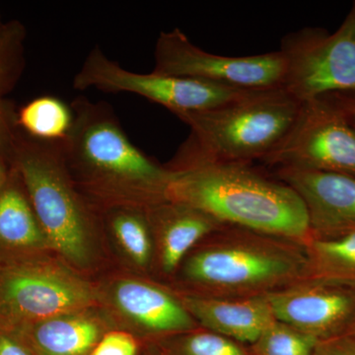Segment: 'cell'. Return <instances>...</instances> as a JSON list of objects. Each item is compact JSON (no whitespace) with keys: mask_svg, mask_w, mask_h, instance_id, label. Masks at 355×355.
Instances as JSON below:
<instances>
[{"mask_svg":"<svg viewBox=\"0 0 355 355\" xmlns=\"http://www.w3.org/2000/svg\"><path fill=\"white\" fill-rule=\"evenodd\" d=\"M70 107L73 125L60 142L62 157L96 207L146 210L169 200L172 172L132 144L110 105L78 97Z\"/></svg>","mask_w":355,"mask_h":355,"instance_id":"obj_1","label":"cell"},{"mask_svg":"<svg viewBox=\"0 0 355 355\" xmlns=\"http://www.w3.org/2000/svg\"><path fill=\"white\" fill-rule=\"evenodd\" d=\"M309 275L304 243L225 224L184 258L174 275V292L211 298L259 297Z\"/></svg>","mask_w":355,"mask_h":355,"instance_id":"obj_2","label":"cell"},{"mask_svg":"<svg viewBox=\"0 0 355 355\" xmlns=\"http://www.w3.org/2000/svg\"><path fill=\"white\" fill-rule=\"evenodd\" d=\"M169 200L202 210L229 225L305 243L309 217L288 184L252 165H207L171 171Z\"/></svg>","mask_w":355,"mask_h":355,"instance_id":"obj_3","label":"cell"},{"mask_svg":"<svg viewBox=\"0 0 355 355\" xmlns=\"http://www.w3.org/2000/svg\"><path fill=\"white\" fill-rule=\"evenodd\" d=\"M302 103L282 87L249 90L207 111L177 114L190 135L166 167L170 171L207 165L261 162L293 127Z\"/></svg>","mask_w":355,"mask_h":355,"instance_id":"obj_4","label":"cell"},{"mask_svg":"<svg viewBox=\"0 0 355 355\" xmlns=\"http://www.w3.org/2000/svg\"><path fill=\"white\" fill-rule=\"evenodd\" d=\"M13 162L49 246L76 266L92 260L96 207L72 181L60 144L16 142Z\"/></svg>","mask_w":355,"mask_h":355,"instance_id":"obj_5","label":"cell"},{"mask_svg":"<svg viewBox=\"0 0 355 355\" xmlns=\"http://www.w3.org/2000/svg\"><path fill=\"white\" fill-rule=\"evenodd\" d=\"M282 88L300 103L355 92V3L336 32L304 28L282 40Z\"/></svg>","mask_w":355,"mask_h":355,"instance_id":"obj_6","label":"cell"},{"mask_svg":"<svg viewBox=\"0 0 355 355\" xmlns=\"http://www.w3.org/2000/svg\"><path fill=\"white\" fill-rule=\"evenodd\" d=\"M73 87L79 91L96 89L105 93H130L161 105L175 116L217 108L249 91L153 71L146 74L130 71L107 57L99 46L88 53L74 76Z\"/></svg>","mask_w":355,"mask_h":355,"instance_id":"obj_7","label":"cell"},{"mask_svg":"<svg viewBox=\"0 0 355 355\" xmlns=\"http://www.w3.org/2000/svg\"><path fill=\"white\" fill-rule=\"evenodd\" d=\"M261 163L355 177V130L328 98L302 103L293 127Z\"/></svg>","mask_w":355,"mask_h":355,"instance_id":"obj_8","label":"cell"},{"mask_svg":"<svg viewBox=\"0 0 355 355\" xmlns=\"http://www.w3.org/2000/svg\"><path fill=\"white\" fill-rule=\"evenodd\" d=\"M153 72L248 89L282 87L286 58L282 51L249 57H225L202 50L180 29L159 35Z\"/></svg>","mask_w":355,"mask_h":355,"instance_id":"obj_9","label":"cell"},{"mask_svg":"<svg viewBox=\"0 0 355 355\" xmlns=\"http://www.w3.org/2000/svg\"><path fill=\"white\" fill-rule=\"evenodd\" d=\"M95 301L90 284L57 263L17 266L0 277V313L15 321L38 323L88 310Z\"/></svg>","mask_w":355,"mask_h":355,"instance_id":"obj_10","label":"cell"},{"mask_svg":"<svg viewBox=\"0 0 355 355\" xmlns=\"http://www.w3.org/2000/svg\"><path fill=\"white\" fill-rule=\"evenodd\" d=\"M273 315L319 340L345 335L355 320V286L307 277L266 295Z\"/></svg>","mask_w":355,"mask_h":355,"instance_id":"obj_11","label":"cell"},{"mask_svg":"<svg viewBox=\"0 0 355 355\" xmlns=\"http://www.w3.org/2000/svg\"><path fill=\"white\" fill-rule=\"evenodd\" d=\"M273 176L288 184L304 202L311 235L355 231V177L296 168H277Z\"/></svg>","mask_w":355,"mask_h":355,"instance_id":"obj_12","label":"cell"},{"mask_svg":"<svg viewBox=\"0 0 355 355\" xmlns=\"http://www.w3.org/2000/svg\"><path fill=\"white\" fill-rule=\"evenodd\" d=\"M154 242V263L164 277H174L180 266L203 238L225 225L191 205L167 200L146 209Z\"/></svg>","mask_w":355,"mask_h":355,"instance_id":"obj_13","label":"cell"},{"mask_svg":"<svg viewBox=\"0 0 355 355\" xmlns=\"http://www.w3.org/2000/svg\"><path fill=\"white\" fill-rule=\"evenodd\" d=\"M114 304L144 335L156 342L198 328L179 296L141 280H121L113 291Z\"/></svg>","mask_w":355,"mask_h":355,"instance_id":"obj_14","label":"cell"},{"mask_svg":"<svg viewBox=\"0 0 355 355\" xmlns=\"http://www.w3.org/2000/svg\"><path fill=\"white\" fill-rule=\"evenodd\" d=\"M177 295L200 328L245 345L256 342L277 320L266 296L230 299Z\"/></svg>","mask_w":355,"mask_h":355,"instance_id":"obj_15","label":"cell"},{"mask_svg":"<svg viewBox=\"0 0 355 355\" xmlns=\"http://www.w3.org/2000/svg\"><path fill=\"white\" fill-rule=\"evenodd\" d=\"M88 310L28 324L21 331L38 355H91L106 326Z\"/></svg>","mask_w":355,"mask_h":355,"instance_id":"obj_16","label":"cell"},{"mask_svg":"<svg viewBox=\"0 0 355 355\" xmlns=\"http://www.w3.org/2000/svg\"><path fill=\"white\" fill-rule=\"evenodd\" d=\"M0 242L15 248L50 247L27 193L8 182L0 191Z\"/></svg>","mask_w":355,"mask_h":355,"instance_id":"obj_17","label":"cell"},{"mask_svg":"<svg viewBox=\"0 0 355 355\" xmlns=\"http://www.w3.org/2000/svg\"><path fill=\"white\" fill-rule=\"evenodd\" d=\"M304 245L309 277L355 286V231L333 236L311 235Z\"/></svg>","mask_w":355,"mask_h":355,"instance_id":"obj_18","label":"cell"},{"mask_svg":"<svg viewBox=\"0 0 355 355\" xmlns=\"http://www.w3.org/2000/svg\"><path fill=\"white\" fill-rule=\"evenodd\" d=\"M24 29L18 22L0 25V155L13 158L17 139L4 96L15 83L22 62Z\"/></svg>","mask_w":355,"mask_h":355,"instance_id":"obj_19","label":"cell"},{"mask_svg":"<svg viewBox=\"0 0 355 355\" xmlns=\"http://www.w3.org/2000/svg\"><path fill=\"white\" fill-rule=\"evenodd\" d=\"M104 218L119 246L135 266L142 270L153 268L154 242L146 210L119 207L104 211Z\"/></svg>","mask_w":355,"mask_h":355,"instance_id":"obj_20","label":"cell"},{"mask_svg":"<svg viewBox=\"0 0 355 355\" xmlns=\"http://www.w3.org/2000/svg\"><path fill=\"white\" fill-rule=\"evenodd\" d=\"M17 123L33 139L60 144L67 139L73 125V112L62 100L43 96L20 110Z\"/></svg>","mask_w":355,"mask_h":355,"instance_id":"obj_21","label":"cell"},{"mask_svg":"<svg viewBox=\"0 0 355 355\" xmlns=\"http://www.w3.org/2000/svg\"><path fill=\"white\" fill-rule=\"evenodd\" d=\"M155 343L171 355H254L249 345L200 327Z\"/></svg>","mask_w":355,"mask_h":355,"instance_id":"obj_22","label":"cell"},{"mask_svg":"<svg viewBox=\"0 0 355 355\" xmlns=\"http://www.w3.org/2000/svg\"><path fill=\"white\" fill-rule=\"evenodd\" d=\"M318 343L314 336L275 320L249 347L254 355H314Z\"/></svg>","mask_w":355,"mask_h":355,"instance_id":"obj_23","label":"cell"},{"mask_svg":"<svg viewBox=\"0 0 355 355\" xmlns=\"http://www.w3.org/2000/svg\"><path fill=\"white\" fill-rule=\"evenodd\" d=\"M139 343L125 331H108L91 355H139Z\"/></svg>","mask_w":355,"mask_h":355,"instance_id":"obj_24","label":"cell"},{"mask_svg":"<svg viewBox=\"0 0 355 355\" xmlns=\"http://www.w3.org/2000/svg\"><path fill=\"white\" fill-rule=\"evenodd\" d=\"M314 355H355V338L342 335L319 340Z\"/></svg>","mask_w":355,"mask_h":355,"instance_id":"obj_25","label":"cell"},{"mask_svg":"<svg viewBox=\"0 0 355 355\" xmlns=\"http://www.w3.org/2000/svg\"><path fill=\"white\" fill-rule=\"evenodd\" d=\"M0 355H38L21 333L0 331Z\"/></svg>","mask_w":355,"mask_h":355,"instance_id":"obj_26","label":"cell"},{"mask_svg":"<svg viewBox=\"0 0 355 355\" xmlns=\"http://www.w3.org/2000/svg\"><path fill=\"white\" fill-rule=\"evenodd\" d=\"M342 112L350 125L355 130V92L336 93L324 96Z\"/></svg>","mask_w":355,"mask_h":355,"instance_id":"obj_27","label":"cell"},{"mask_svg":"<svg viewBox=\"0 0 355 355\" xmlns=\"http://www.w3.org/2000/svg\"><path fill=\"white\" fill-rule=\"evenodd\" d=\"M7 182H8V175L4 164V157L0 155V191L6 187Z\"/></svg>","mask_w":355,"mask_h":355,"instance_id":"obj_28","label":"cell"},{"mask_svg":"<svg viewBox=\"0 0 355 355\" xmlns=\"http://www.w3.org/2000/svg\"><path fill=\"white\" fill-rule=\"evenodd\" d=\"M146 355H171L166 352L164 349H161L157 343H154L149 345L148 349L146 350Z\"/></svg>","mask_w":355,"mask_h":355,"instance_id":"obj_29","label":"cell"},{"mask_svg":"<svg viewBox=\"0 0 355 355\" xmlns=\"http://www.w3.org/2000/svg\"><path fill=\"white\" fill-rule=\"evenodd\" d=\"M345 335L352 336L355 338V320L352 322V324H350L349 330L347 331V333H345Z\"/></svg>","mask_w":355,"mask_h":355,"instance_id":"obj_30","label":"cell"}]
</instances>
